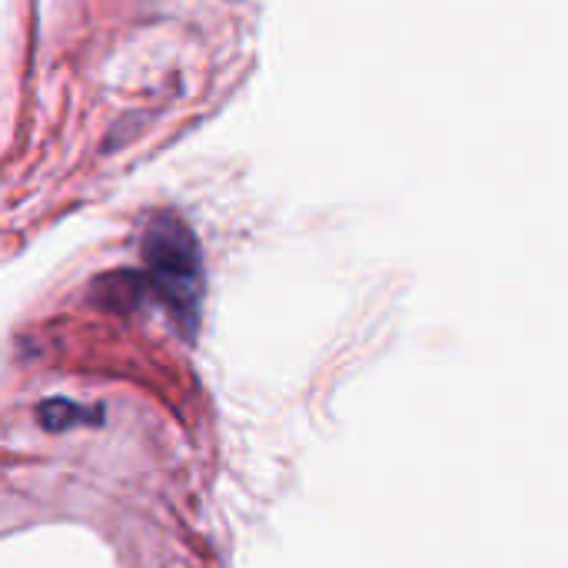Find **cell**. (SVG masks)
<instances>
[{"instance_id":"1","label":"cell","mask_w":568,"mask_h":568,"mask_svg":"<svg viewBox=\"0 0 568 568\" xmlns=\"http://www.w3.org/2000/svg\"><path fill=\"white\" fill-rule=\"evenodd\" d=\"M143 256V283L146 293H153L180 333L190 339L200 329V310H203V253L193 236V230L176 213H156L143 226L140 240Z\"/></svg>"},{"instance_id":"2","label":"cell","mask_w":568,"mask_h":568,"mask_svg":"<svg viewBox=\"0 0 568 568\" xmlns=\"http://www.w3.org/2000/svg\"><path fill=\"white\" fill-rule=\"evenodd\" d=\"M37 419L47 433H67L73 426L100 423V409H87V406L70 403V399H47L37 406Z\"/></svg>"},{"instance_id":"3","label":"cell","mask_w":568,"mask_h":568,"mask_svg":"<svg viewBox=\"0 0 568 568\" xmlns=\"http://www.w3.org/2000/svg\"><path fill=\"white\" fill-rule=\"evenodd\" d=\"M146 293V283L133 273H116V276H106L100 286H97V296L103 300V306L110 310H133L140 303V296Z\"/></svg>"}]
</instances>
